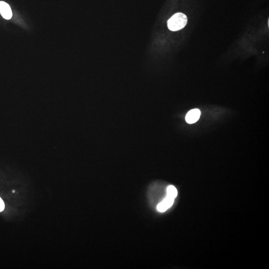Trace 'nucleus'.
Listing matches in <instances>:
<instances>
[{"mask_svg":"<svg viewBox=\"0 0 269 269\" xmlns=\"http://www.w3.org/2000/svg\"><path fill=\"white\" fill-rule=\"evenodd\" d=\"M187 18L183 13H178L172 16L167 21V27L171 31H177L187 24Z\"/></svg>","mask_w":269,"mask_h":269,"instance_id":"1","label":"nucleus"},{"mask_svg":"<svg viewBox=\"0 0 269 269\" xmlns=\"http://www.w3.org/2000/svg\"><path fill=\"white\" fill-rule=\"evenodd\" d=\"M201 115L200 111L198 109L190 110L186 116V120L188 124L195 123L199 119Z\"/></svg>","mask_w":269,"mask_h":269,"instance_id":"2","label":"nucleus"},{"mask_svg":"<svg viewBox=\"0 0 269 269\" xmlns=\"http://www.w3.org/2000/svg\"><path fill=\"white\" fill-rule=\"evenodd\" d=\"M174 199L167 196V197L157 205V210L160 212H164L173 206L174 203Z\"/></svg>","mask_w":269,"mask_h":269,"instance_id":"3","label":"nucleus"},{"mask_svg":"<svg viewBox=\"0 0 269 269\" xmlns=\"http://www.w3.org/2000/svg\"><path fill=\"white\" fill-rule=\"evenodd\" d=\"M0 13L3 17L7 20L12 17V12L10 6L4 2H0Z\"/></svg>","mask_w":269,"mask_h":269,"instance_id":"4","label":"nucleus"},{"mask_svg":"<svg viewBox=\"0 0 269 269\" xmlns=\"http://www.w3.org/2000/svg\"><path fill=\"white\" fill-rule=\"evenodd\" d=\"M167 196L174 199L177 196V188L174 186H170L167 187Z\"/></svg>","mask_w":269,"mask_h":269,"instance_id":"5","label":"nucleus"},{"mask_svg":"<svg viewBox=\"0 0 269 269\" xmlns=\"http://www.w3.org/2000/svg\"><path fill=\"white\" fill-rule=\"evenodd\" d=\"M5 204L3 200L2 199V198L0 197V212L3 211L4 209Z\"/></svg>","mask_w":269,"mask_h":269,"instance_id":"6","label":"nucleus"}]
</instances>
